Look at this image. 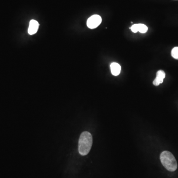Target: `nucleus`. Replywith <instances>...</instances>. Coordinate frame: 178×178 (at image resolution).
I'll use <instances>...</instances> for the list:
<instances>
[{
    "label": "nucleus",
    "mask_w": 178,
    "mask_h": 178,
    "mask_svg": "<svg viewBox=\"0 0 178 178\" xmlns=\"http://www.w3.org/2000/svg\"><path fill=\"white\" fill-rule=\"evenodd\" d=\"M102 17L97 14L92 15L87 21V26L90 29H94L99 26L102 22Z\"/></svg>",
    "instance_id": "7ed1b4c3"
},
{
    "label": "nucleus",
    "mask_w": 178,
    "mask_h": 178,
    "mask_svg": "<svg viewBox=\"0 0 178 178\" xmlns=\"http://www.w3.org/2000/svg\"><path fill=\"white\" fill-rule=\"evenodd\" d=\"M160 161L162 164L167 170L174 172L177 169V161L172 153L168 151H164L160 156Z\"/></svg>",
    "instance_id": "f03ea898"
},
{
    "label": "nucleus",
    "mask_w": 178,
    "mask_h": 178,
    "mask_svg": "<svg viewBox=\"0 0 178 178\" xmlns=\"http://www.w3.org/2000/svg\"><path fill=\"white\" fill-rule=\"evenodd\" d=\"M130 29H131V30L132 31V32L134 33H137L138 32V24H134L130 28Z\"/></svg>",
    "instance_id": "1a4fd4ad"
},
{
    "label": "nucleus",
    "mask_w": 178,
    "mask_h": 178,
    "mask_svg": "<svg viewBox=\"0 0 178 178\" xmlns=\"http://www.w3.org/2000/svg\"><path fill=\"white\" fill-rule=\"evenodd\" d=\"M39 23L35 20H30L29 23V26L28 28V32L30 35H33L36 33L39 28Z\"/></svg>",
    "instance_id": "39448f33"
},
{
    "label": "nucleus",
    "mask_w": 178,
    "mask_h": 178,
    "mask_svg": "<svg viewBox=\"0 0 178 178\" xmlns=\"http://www.w3.org/2000/svg\"><path fill=\"white\" fill-rule=\"evenodd\" d=\"M165 77V73L163 70H160L157 71L156 73V77L153 82V85L157 86L160 84L162 83Z\"/></svg>",
    "instance_id": "20e7f679"
},
{
    "label": "nucleus",
    "mask_w": 178,
    "mask_h": 178,
    "mask_svg": "<svg viewBox=\"0 0 178 178\" xmlns=\"http://www.w3.org/2000/svg\"><path fill=\"white\" fill-rule=\"evenodd\" d=\"M171 55L174 59L178 60V47H175L171 51Z\"/></svg>",
    "instance_id": "6e6552de"
},
{
    "label": "nucleus",
    "mask_w": 178,
    "mask_h": 178,
    "mask_svg": "<svg viewBox=\"0 0 178 178\" xmlns=\"http://www.w3.org/2000/svg\"><path fill=\"white\" fill-rule=\"evenodd\" d=\"M111 73L114 76H117L121 72V66L116 63H113L110 65Z\"/></svg>",
    "instance_id": "423d86ee"
},
{
    "label": "nucleus",
    "mask_w": 178,
    "mask_h": 178,
    "mask_svg": "<svg viewBox=\"0 0 178 178\" xmlns=\"http://www.w3.org/2000/svg\"><path fill=\"white\" fill-rule=\"evenodd\" d=\"M93 144V137L91 133L87 131L81 134L78 143V151L81 155H88Z\"/></svg>",
    "instance_id": "f257e3e1"
},
{
    "label": "nucleus",
    "mask_w": 178,
    "mask_h": 178,
    "mask_svg": "<svg viewBox=\"0 0 178 178\" xmlns=\"http://www.w3.org/2000/svg\"><path fill=\"white\" fill-rule=\"evenodd\" d=\"M148 27L143 24H138V31L142 33H145L148 31Z\"/></svg>",
    "instance_id": "0eeeda50"
}]
</instances>
